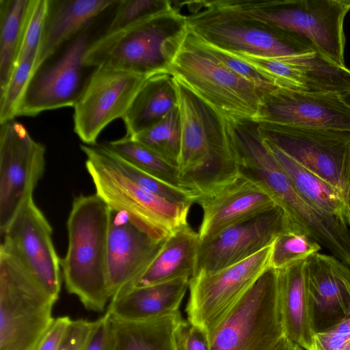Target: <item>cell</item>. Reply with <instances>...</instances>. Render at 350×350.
Returning <instances> with one entry per match:
<instances>
[{
    "instance_id": "7a4b0ae2",
    "label": "cell",
    "mask_w": 350,
    "mask_h": 350,
    "mask_svg": "<svg viewBox=\"0 0 350 350\" xmlns=\"http://www.w3.org/2000/svg\"><path fill=\"white\" fill-rule=\"evenodd\" d=\"M175 3L196 36L226 51L277 59L319 53L305 38L244 16L221 0Z\"/></svg>"
},
{
    "instance_id": "d4e9b609",
    "label": "cell",
    "mask_w": 350,
    "mask_h": 350,
    "mask_svg": "<svg viewBox=\"0 0 350 350\" xmlns=\"http://www.w3.org/2000/svg\"><path fill=\"white\" fill-rule=\"evenodd\" d=\"M306 260L276 271L285 336L302 349L309 350L314 332L305 288Z\"/></svg>"
},
{
    "instance_id": "ab89813d",
    "label": "cell",
    "mask_w": 350,
    "mask_h": 350,
    "mask_svg": "<svg viewBox=\"0 0 350 350\" xmlns=\"http://www.w3.org/2000/svg\"><path fill=\"white\" fill-rule=\"evenodd\" d=\"M94 325L95 321L73 320L59 350H85Z\"/></svg>"
},
{
    "instance_id": "ffe728a7",
    "label": "cell",
    "mask_w": 350,
    "mask_h": 350,
    "mask_svg": "<svg viewBox=\"0 0 350 350\" xmlns=\"http://www.w3.org/2000/svg\"><path fill=\"white\" fill-rule=\"evenodd\" d=\"M305 288L314 334L350 317V267L331 254L306 260Z\"/></svg>"
},
{
    "instance_id": "e0dca14e",
    "label": "cell",
    "mask_w": 350,
    "mask_h": 350,
    "mask_svg": "<svg viewBox=\"0 0 350 350\" xmlns=\"http://www.w3.org/2000/svg\"><path fill=\"white\" fill-rule=\"evenodd\" d=\"M287 230H293L279 206L234 224L200 243L195 275L200 271L215 272L241 262L271 245Z\"/></svg>"
},
{
    "instance_id": "52a82bcc",
    "label": "cell",
    "mask_w": 350,
    "mask_h": 350,
    "mask_svg": "<svg viewBox=\"0 0 350 350\" xmlns=\"http://www.w3.org/2000/svg\"><path fill=\"white\" fill-rule=\"evenodd\" d=\"M169 71L226 120L256 117L263 94L227 68L189 29Z\"/></svg>"
},
{
    "instance_id": "d6986e66",
    "label": "cell",
    "mask_w": 350,
    "mask_h": 350,
    "mask_svg": "<svg viewBox=\"0 0 350 350\" xmlns=\"http://www.w3.org/2000/svg\"><path fill=\"white\" fill-rule=\"evenodd\" d=\"M254 120L350 131V105L337 93H304L278 88L261 98Z\"/></svg>"
},
{
    "instance_id": "5bb4252c",
    "label": "cell",
    "mask_w": 350,
    "mask_h": 350,
    "mask_svg": "<svg viewBox=\"0 0 350 350\" xmlns=\"http://www.w3.org/2000/svg\"><path fill=\"white\" fill-rule=\"evenodd\" d=\"M84 31L66 44L55 59L45 62L31 75L16 109V116H35L41 112L74 107L86 81L83 64L90 44Z\"/></svg>"
},
{
    "instance_id": "5b68a950",
    "label": "cell",
    "mask_w": 350,
    "mask_h": 350,
    "mask_svg": "<svg viewBox=\"0 0 350 350\" xmlns=\"http://www.w3.org/2000/svg\"><path fill=\"white\" fill-rule=\"evenodd\" d=\"M57 299L1 244L0 350H37L55 320Z\"/></svg>"
},
{
    "instance_id": "7402d4cb",
    "label": "cell",
    "mask_w": 350,
    "mask_h": 350,
    "mask_svg": "<svg viewBox=\"0 0 350 350\" xmlns=\"http://www.w3.org/2000/svg\"><path fill=\"white\" fill-rule=\"evenodd\" d=\"M118 2L116 0H48L33 73L65 43L83 33L93 20Z\"/></svg>"
},
{
    "instance_id": "603a6c76",
    "label": "cell",
    "mask_w": 350,
    "mask_h": 350,
    "mask_svg": "<svg viewBox=\"0 0 350 350\" xmlns=\"http://www.w3.org/2000/svg\"><path fill=\"white\" fill-rule=\"evenodd\" d=\"M189 279L180 278L133 288L110 301L106 312L126 321L148 320L176 312L189 289Z\"/></svg>"
},
{
    "instance_id": "f35d334b",
    "label": "cell",
    "mask_w": 350,
    "mask_h": 350,
    "mask_svg": "<svg viewBox=\"0 0 350 350\" xmlns=\"http://www.w3.org/2000/svg\"><path fill=\"white\" fill-rule=\"evenodd\" d=\"M176 350H210L204 333L187 319H183L174 334Z\"/></svg>"
},
{
    "instance_id": "d6a6232c",
    "label": "cell",
    "mask_w": 350,
    "mask_h": 350,
    "mask_svg": "<svg viewBox=\"0 0 350 350\" xmlns=\"http://www.w3.org/2000/svg\"><path fill=\"white\" fill-rule=\"evenodd\" d=\"M107 148L114 162L122 173L142 188L172 202L191 204L194 203V196L192 193L171 185L139 170L118 157L108 147Z\"/></svg>"
},
{
    "instance_id": "277c9868",
    "label": "cell",
    "mask_w": 350,
    "mask_h": 350,
    "mask_svg": "<svg viewBox=\"0 0 350 350\" xmlns=\"http://www.w3.org/2000/svg\"><path fill=\"white\" fill-rule=\"evenodd\" d=\"M175 83L182 130L178 168L196 195L237 167L226 120L183 83Z\"/></svg>"
},
{
    "instance_id": "30bf717a",
    "label": "cell",
    "mask_w": 350,
    "mask_h": 350,
    "mask_svg": "<svg viewBox=\"0 0 350 350\" xmlns=\"http://www.w3.org/2000/svg\"><path fill=\"white\" fill-rule=\"evenodd\" d=\"M261 136L331 185L350 212V131L258 122Z\"/></svg>"
},
{
    "instance_id": "4fadbf2b",
    "label": "cell",
    "mask_w": 350,
    "mask_h": 350,
    "mask_svg": "<svg viewBox=\"0 0 350 350\" xmlns=\"http://www.w3.org/2000/svg\"><path fill=\"white\" fill-rule=\"evenodd\" d=\"M45 146L14 120L0 129V232L6 230L45 169Z\"/></svg>"
},
{
    "instance_id": "7bdbcfd3",
    "label": "cell",
    "mask_w": 350,
    "mask_h": 350,
    "mask_svg": "<svg viewBox=\"0 0 350 350\" xmlns=\"http://www.w3.org/2000/svg\"><path fill=\"white\" fill-rule=\"evenodd\" d=\"M276 350H304L293 342H292L290 340H288L286 336L283 338L281 340L280 345H278Z\"/></svg>"
},
{
    "instance_id": "7c38bea8",
    "label": "cell",
    "mask_w": 350,
    "mask_h": 350,
    "mask_svg": "<svg viewBox=\"0 0 350 350\" xmlns=\"http://www.w3.org/2000/svg\"><path fill=\"white\" fill-rule=\"evenodd\" d=\"M152 75L107 66L95 68L73 107L74 131L79 138L85 145L95 146L102 131L124 117Z\"/></svg>"
},
{
    "instance_id": "83f0119b",
    "label": "cell",
    "mask_w": 350,
    "mask_h": 350,
    "mask_svg": "<svg viewBox=\"0 0 350 350\" xmlns=\"http://www.w3.org/2000/svg\"><path fill=\"white\" fill-rule=\"evenodd\" d=\"M262 138L287 174L297 192L315 208L333 215L347 224L348 209L336 189L290 157L272 142Z\"/></svg>"
},
{
    "instance_id": "e575fe53",
    "label": "cell",
    "mask_w": 350,
    "mask_h": 350,
    "mask_svg": "<svg viewBox=\"0 0 350 350\" xmlns=\"http://www.w3.org/2000/svg\"><path fill=\"white\" fill-rule=\"evenodd\" d=\"M172 4L168 0H118L116 10L105 33H112L126 29Z\"/></svg>"
},
{
    "instance_id": "74e56055",
    "label": "cell",
    "mask_w": 350,
    "mask_h": 350,
    "mask_svg": "<svg viewBox=\"0 0 350 350\" xmlns=\"http://www.w3.org/2000/svg\"><path fill=\"white\" fill-rule=\"evenodd\" d=\"M309 350H350V317L313 335Z\"/></svg>"
},
{
    "instance_id": "d590c367",
    "label": "cell",
    "mask_w": 350,
    "mask_h": 350,
    "mask_svg": "<svg viewBox=\"0 0 350 350\" xmlns=\"http://www.w3.org/2000/svg\"><path fill=\"white\" fill-rule=\"evenodd\" d=\"M203 42L213 55L227 68L254 85L263 96L278 88L269 77L245 60L230 52L208 44L204 41Z\"/></svg>"
},
{
    "instance_id": "9c48e42d",
    "label": "cell",
    "mask_w": 350,
    "mask_h": 350,
    "mask_svg": "<svg viewBox=\"0 0 350 350\" xmlns=\"http://www.w3.org/2000/svg\"><path fill=\"white\" fill-rule=\"evenodd\" d=\"M285 336L276 269H267L221 323L210 350H276Z\"/></svg>"
},
{
    "instance_id": "8d00e7d4",
    "label": "cell",
    "mask_w": 350,
    "mask_h": 350,
    "mask_svg": "<svg viewBox=\"0 0 350 350\" xmlns=\"http://www.w3.org/2000/svg\"><path fill=\"white\" fill-rule=\"evenodd\" d=\"M48 0H32L16 62L33 53L38 55L47 10Z\"/></svg>"
},
{
    "instance_id": "484cf974",
    "label": "cell",
    "mask_w": 350,
    "mask_h": 350,
    "mask_svg": "<svg viewBox=\"0 0 350 350\" xmlns=\"http://www.w3.org/2000/svg\"><path fill=\"white\" fill-rule=\"evenodd\" d=\"M178 106L175 79L169 71L150 77L122 118L126 136L133 137L152 126Z\"/></svg>"
},
{
    "instance_id": "3957f363",
    "label": "cell",
    "mask_w": 350,
    "mask_h": 350,
    "mask_svg": "<svg viewBox=\"0 0 350 350\" xmlns=\"http://www.w3.org/2000/svg\"><path fill=\"white\" fill-rule=\"evenodd\" d=\"M189 27L172 5L126 29L91 42L83 58L88 67L107 66L154 75L169 70Z\"/></svg>"
},
{
    "instance_id": "8fae6325",
    "label": "cell",
    "mask_w": 350,
    "mask_h": 350,
    "mask_svg": "<svg viewBox=\"0 0 350 350\" xmlns=\"http://www.w3.org/2000/svg\"><path fill=\"white\" fill-rule=\"evenodd\" d=\"M271 245L241 262L215 272L200 271L190 278L187 320L204 333L209 345L239 301L271 267Z\"/></svg>"
},
{
    "instance_id": "1f68e13d",
    "label": "cell",
    "mask_w": 350,
    "mask_h": 350,
    "mask_svg": "<svg viewBox=\"0 0 350 350\" xmlns=\"http://www.w3.org/2000/svg\"><path fill=\"white\" fill-rule=\"evenodd\" d=\"M321 248L320 244L301 231H285L271 245L270 266L275 269L286 267L307 259Z\"/></svg>"
},
{
    "instance_id": "9a60e30c",
    "label": "cell",
    "mask_w": 350,
    "mask_h": 350,
    "mask_svg": "<svg viewBox=\"0 0 350 350\" xmlns=\"http://www.w3.org/2000/svg\"><path fill=\"white\" fill-rule=\"evenodd\" d=\"M194 203L202 211L198 234L201 242L226 228L278 206L256 180L238 169L200 190Z\"/></svg>"
},
{
    "instance_id": "4316f807",
    "label": "cell",
    "mask_w": 350,
    "mask_h": 350,
    "mask_svg": "<svg viewBox=\"0 0 350 350\" xmlns=\"http://www.w3.org/2000/svg\"><path fill=\"white\" fill-rule=\"evenodd\" d=\"M183 319L180 311L143 321L111 316L109 350H176L174 334Z\"/></svg>"
},
{
    "instance_id": "ac0fdd59",
    "label": "cell",
    "mask_w": 350,
    "mask_h": 350,
    "mask_svg": "<svg viewBox=\"0 0 350 350\" xmlns=\"http://www.w3.org/2000/svg\"><path fill=\"white\" fill-rule=\"evenodd\" d=\"M165 241L151 237L127 213L110 208L107 241L110 301L133 288Z\"/></svg>"
},
{
    "instance_id": "f1b7e54d",
    "label": "cell",
    "mask_w": 350,
    "mask_h": 350,
    "mask_svg": "<svg viewBox=\"0 0 350 350\" xmlns=\"http://www.w3.org/2000/svg\"><path fill=\"white\" fill-rule=\"evenodd\" d=\"M32 0H0V92L16 66Z\"/></svg>"
},
{
    "instance_id": "6da1fadb",
    "label": "cell",
    "mask_w": 350,
    "mask_h": 350,
    "mask_svg": "<svg viewBox=\"0 0 350 350\" xmlns=\"http://www.w3.org/2000/svg\"><path fill=\"white\" fill-rule=\"evenodd\" d=\"M110 208L96 193L75 198L67 219L68 250L60 259L67 291L88 310L102 312L111 297L107 275Z\"/></svg>"
},
{
    "instance_id": "b9f144b4",
    "label": "cell",
    "mask_w": 350,
    "mask_h": 350,
    "mask_svg": "<svg viewBox=\"0 0 350 350\" xmlns=\"http://www.w3.org/2000/svg\"><path fill=\"white\" fill-rule=\"evenodd\" d=\"M72 321L68 316L55 318L37 350H59Z\"/></svg>"
},
{
    "instance_id": "2e32d148",
    "label": "cell",
    "mask_w": 350,
    "mask_h": 350,
    "mask_svg": "<svg viewBox=\"0 0 350 350\" xmlns=\"http://www.w3.org/2000/svg\"><path fill=\"white\" fill-rule=\"evenodd\" d=\"M52 228L31 196L20 207L1 244L12 251L55 297L61 291V265L52 239Z\"/></svg>"
},
{
    "instance_id": "4dcf8cb0",
    "label": "cell",
    "mask_w": 350,
    "mask_h": 350,
    "mask_svg": "<svg viewBox=\"0 0 350 350\" xmlns=\"http://www.w3.org/2000/svg\"><path fill=\"white\" fill-rule=\"evenodd\" d=\"M131 138L178 167L182 142L181 120L178 106L159 122Z\"/></svg>"
},
{
    "instance_id": "ee69618b",
    "label": "cell",
    "mask_w": 350,
    "mask_h": 350,
    "mask_svg": "<svg viewBox=\"0 0 350 350\" xmlns=\"http://www.w3.org/2000/svg\"><path fill=\"white\" fill-rule=\"evenodd\" d=\"M343 100L349 105H350V91L347 92L343 94H341Z\"/></svg>"
},
{
    "instance_id": "836d02e7",
    "label": "cell",
    "mask_w": 350,
    "mask_h": 350,
    "mask_svg": "<svg viewBox=\"0 0 350 350\" xmlns=\"http://www.w3.org/2000/svg\"><path fill=\"white\" fill-rule=\"evenodd\" d=\"M37 53L16 64L8 84L0 92V124L14 120L16 109L33 74Z\"/></svg>"
},
{
    "instance_id": "f6af8a7d",
    "label": "cell",
    "mask_w": 350,
    "mask_h": 350,
    "mask_svg": "<svg viewBox=\"0 0 350 350\" xmlns=\"http://www.w3.org/2000/svg\"><path fill=\"white\" fill-rule=\"evenodd\" d=\"M346 223H347V225L348 226V227L350 228V212L348 214V217H347Z\"/></svg>"
},
{
    "instance_id": "ba28073f",
    "label": "cell",
    "mask_w": 350,
    "mask_h": 350,
    "mask_svg": "<svg viewBox=\"0 0 350 350\" xmlns=\"http://www.w3.org/2000/svg\"><path fill=\"white\" fill-rule=\"evenodd\" d=\"M230 9L308 40L317 51L345 66L344 21L350 0H221Z\"/></svg>"
},
{
    "instance_id": "8992f818",
    "label": "cell",
    "mask_w": 350,
    "mask_h": 350,
    "mask_svg": "<svg viewBox=\"0 0 350 350\" xmlns=\"http://www.w3.org/2000/svg\"><path fill=\"white\" fill-rule=\"evenodd\" d=\"M80 148L96 193L110 208L127 213L151 237L165 241L189 224L191 204L170 202L138 185L119 169L105 144Z\"/></svg>"
},
{
    "instance_id": "60d3db41",
    "label": "cell",
    "mask_w": 350,
    "mask_h": 350,
    "mask_svg": "<svg viewBox=\"0 0 350 350\" xmlns=\"http://www.w3.org/2000/svg\"><path fill=\"white\" fill-rule=\"evenodd\" d=\"M111 342V320L108 312L95 320V325L85 350H109Z\"/></svg>"
},
{
    "instance_id": "cb8c5ba5",
    "label": "cell",
    "mask_w": 350,
    "mask_h": 350,
    "mask_svg": "<svg viewBox=\"0 0 350 350\" xmlns=\"http://www.w3.org/2000/svg\"><path fill=\"white\" fill-rule=\"evenodd\" d=\"M200 239L188 224L170 236L133 288L176 279L191 278L196 273Z\"/></svg>"
},
{
    "instance_id": "f546056e",
    "label": "cell",
    "mask_w": 350,
    "mask_h": 350,
    "mask_svg": "<svg viewBox=\"0 0 350 350\" xmlns=\"http://www.w3.org/2000/svg\"><path fill=\"white\" fill-rule=\"evenodd\" d=\"M106 145L113 152L129 163L171 185L192 193L195 198V193L180 176L178 167L137 141L125 135Z\"/></svg>"
},
{
    "instance_id": "44dd1931",
    "label": "cell",
    "mask_w": 350,
    "mask_h": 350,
    "mask_svg": "<svg viewBox=\"0 0 350 350\" xmlns=\"http://www.w3.org/2000/svg\"><path fill=\"white\" fill-rule=\"evenodd\" d=\"M233 54L269 77L278 88L304 93L350 91V70L319 53L282 59Z\"/></svg>"
}]
</instances>
